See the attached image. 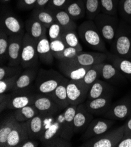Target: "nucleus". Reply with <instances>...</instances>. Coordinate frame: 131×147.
<instances>
[{
    "mask_svg": "<svg viewBox=\"0 0 131 147\" xmlns=\"http://www.w3.org/2000/svg\"><path fill=\"white\" fill-rule=\"evenodd\" d=\"M78 35L85 45L90 48L103 53H107L105 41L100 35L93 20H87L78 28Z\"/></svg>",
    "mask_w": 131,
    "mask_h": 147,
    "instance_id": "f257e3e1",
    "label": "nucleus"
},
{
    "mask_svg": "<svg viewBox=\"0 0 131 147\" xmlns=\"http://www.w3.org/2000/svg\"><path fill=\"white\" fill-rule=\"evenodd\" d=\"M67 79L62 74L53 69H39L34 88L38 94L48 95Z\"/></svg>",
    "mask_w": 131,
    "mask_h": 147,
    "instance_id": "f03ea898",
    "label": "nucleus"
},
{
    "mask_svg": "<svg viewBox=\"0 0 131 147\" xmlns=\"http://www.w3.org/2000/svg\"><path fill=\"white\" fill-rule=\"evenodd\" d=\"M111 53L131 59V29L119 25L116 36L111 45Z\"/></svg>",
    "mask_w": 131,
    "mask_h": 147,
    "instance_id": "7ed1b4c3",
    "label": "nucleus"
},
{
    "mask_svg": "<svg viewBox=\"0 0 131 147\" xmlns=\"http://www.w3.org/2000/svg\"><path fill=\"white\" fill-rule=\"evenodd\" d=\"M94 21L105 42L111 45L119 26L117 17L100 12L97 15Z\"/></svg>",
    "mask_w": 131,
    "mask_h": 147,
    "instance_id": "20e7f679",
    "label": "nucleus"
},
{
    "mask_svg": "<svg viewBox=\"0 0 131 147\" xmlns=\"http://www.w3.org/2000/svg\"><path fill=\"white\" fill-rule=\"evenodd\" d=\"M124 129L123 125L117 128L108 131L100 136L95 137L81 145L82 147H117L123 138Z\"/></svg>",
    "mask_w": 131,
    "mask_h": 147,
    "instance_id": "39448f33",
    "label": "nucleus"
},
{
    "mask_svg": "<svg viewBox=\"0 0 131 147\" xmlns=\"http://www.w3.org/2000/svg\"><path fill=\"white\" fill-rule=\"evenodd\" d=\"M37 42L29 34L25 33L23 38L20 65L24 69L38 66L39 57L37 52Z\"/></svg>",
    "mask_w": 131,
    "mask_h": 147,
    "instance_id": "423d86ee",
    "label": "nucleus"
},
{
    "mask_svg": "<svg viewBox=\"0 0 131 147\" xmlns=\"http://www.w3.org/2000/svg\"><path fill=\"white\" fill-rule=\"evenodd\" d=\"M77 107L76 105H69L63 110L62 113H59L56 117V119L60 124V136L69 141L75 134L74 119Z\"/></svg>",
    "mask_w": 131,
    "mask_h": 147,
    "instance_id": "0eeeda50",
    "label": "nucleus"
},
{
    "mask_svg": "<svg viewBox=\"0 0 131 147\" xmlns=\"http://www.w3.org/2000/svg\"><path fill=\"white\" fill-rule=\"evenodd\" d=\"M131 114V96H126L112 103L102 117L113 120H124Z\"/></svg>",
    "mask_w": 131,
    "mask_h": 147,
    "instance_id": "6e6552de",
    "label": "nucleus"
},
{
    "mask_svg": "<svg viewBox=\"0 0 131 147\" xmlns=\"http://www.w3.org/2000/svg\"><path fill=\"white\" fill-rule=\"evenodd\" d=\"M107 59V53L79 52L75 57L63 61L80 66H92L105 62Z\"/></svg>",
    "mask_w": 131,
    "mask_h": 147,
    "instance_id": "1a4fd4ad",
    "label": "nucleus"
},
{
    "mask_svg": "<svg viewBox=\"0 0 131 147\" xmlns=\"http://www.w3.org/2000/svg\"><path fill=\"white\" fill-rule=\"evenodd\" d=\"M89 89L82 81L68 79L67 83V93L70 105L78 106L84 102L87 99Z\"/></svg>",
    "mask_w": 131,
    "mask_h": 147,
    "instance_id": "9d476101",
    "label": "nucleus"
},
{
    "mask_svg": "<svg viewBox=\"0 0 131 147\" xmlns=\"http://www.w3.org/2000/svg\"><path fill=\"white\" fill-rule=\"evenodd\" d=\"M38 66L25 69L16 81L12 93H22L31 92L34 88V83L37 78Z\"/></svg>",
    "mask_w": 131,
    "mask_h": 147,
    "instance_id": "9b49d317",
    "label": "nucleus"
},
{
    "mask_svg": "<svg viewBox=\"0 0 131 147\" xmlns=\"http://www.w3.org/2000/svg\"><path fill=\"white\" fill-rule=\"evenodd\" d=\"M52 117L39 113L38 115L26 122L29 138L39 140L43 131L46 129L48 122Z\"/></svg>",
    "mask_w": 131,
    "mask_h": 147,
    "instance_id": "f8f14e48",
    "label": "nucleus"
},
{
    "mask_svg": "<svg viewBox=\"0 0 131 147\" xmlns=\"http://www.w3.org/2000/svg\"><path fill=\"white\" fill-rule=\"evenodd\" d=\"M115 123V120L106 118L93 119L84 131L81 140L85 141L102 134L108 131Z\"/></svg>",
    "mask_w": 131,
    "mask_h": 147,
    "instance_id": "ddd939ff",
    "label": "nucleus"
},
{
    "mask_svg": "<svg viewBox=\"0 0 131 147\" xmlns=\"http://www.w3.org/2000/svg\"><path fill=\"white\" fill-rule=\"evenodd\" d=\"M1 28L9 36L24 35V25L10 12L4 13L1 18Z\"/></svg>",
    "mask_w": 131,
    "mask_h": 147,
    "instance_id": "4468645a",
    "label": "nucleus"
},
{
    "mask_svg": "<svg viewBox=\"0 0 131 147\" xmlns=\"http://www.w3.org/2000/svg\"><path fill=\"white\" fill-rule=\"evenodd\" d=\"M34 105L39 113L54 117L61 113L62 110L56 102L49 95L39 94L36 97Z\"/></svg>",
    "mask_w": 131,
    "mask_h": 147,
    "instance_id": "2eb2a0df",
    "label": "nucleus"
},
{
    "mask_svg": "<svg viewBox=\"0 0 131 147\" xmlns=\"http://www.w3.org/2000/svg\"><path fill=\"white\" fill-rule=\"evenodd\" d=\"M24 35L9 36L8 65L17 66L21 63V56Z\"/></svg>",
    "mask_w": 131,
    "mask_h": 147,
    "instance_id": "dca6fc26",
    "label": "nucleus"
},
{
    "mask_svg": "<svg viewBox=\"0 0 131 147\" xmlns=\"http://www.w3.org/2000/svg\"><path fill=\"white\" fill-rule=\"evenodd\" d=\"M58 68L62 74L68 79L81 81L86 72L92 66H80L68 63L63 61H58Z\"/></svg>",
    "mask_w": 131,
    "mask_h": 147,
    "instance_id": "f3484780",
    "label": "nucleus"
},
{
    "mask_svg": "<svg viewBox=\"0 0 131 147\" xmlns=\"http://www.w3.org/2000/svg\"><path fill=\"white\" fill-rule=\"evenodd\" d=\"M94 115L86 109L84 102L77 106L74 119V132L75 134L84 132L94 119Z\"/></svg>",
    "mask_w": 131,
    "mask_h": 147,
    "instance_id": "a211bd4d",
    "label": "nucleus"
},
{
    "mask_svg": "<svg viewBox=\"0 0 131 147\" xmlns=\"http://www.w3.org/2000/svg\"><path fill=\"white\" fill-rule=\"evenodd\" d=\"M88 111L95 115H103L109 109L112 104V96L95 99H86L84 102Z\"/></svg>",
    "mask_w": 131,
    "mask_h": 147,
    "instance_id": "6ab92c4d",
    "label": "nucleus"
},
{
    "mask_svg": "<svg viewBox=\"0 0 131 147\" xmlns=\"http://www.w3.org/2000/svg\"><path fill=\"white\" fill-rule=\"evenodd\" d=\"M100 78L111 84L119 85L126 82V78L110 62H104Z\"/></svg>",
    "mask_w": 131,
    "mask_h": 147,
    "instance_id": "aec40b11",
    "label": "nucleus"
},
{
    "mask_svg": "<svg viewBox=\"0 0 131 147\" xmlns=\"http://www.w3.org/2000/svg\"><path fill=\"white\" fill-rule=\"evenodd\" d=\"M29 138L26 122H19L9 134L5 147H20Z\"/></svg>",
    "mask_w": 131,
    "mask_h": 147,
    "instance_id": "412c9836",
    "label": "nucleus"
},
{
    "mask_svg": "<svg viewBox=\"0 0 131 147\" xmlns=\"http://www.w3.org/2000/svg\"><path fill=\"white\" fill-rule=\"evenodd\" d=\"M115 88L105 80L98 79L90 88L87 99H95L108 96H112Z\"/></svg>",
    "mask_w": 131,
    "mask_h": 147,
    "instance_id": "4be33fe9",
    "label": "nucleus"
},
{
    "mask_svg": "<svg viewBox=\"0 0 131 147\" xmlns=\"http://www.w3.org/2000/svg\"><path fill=\"white\" fill-rule=\"evenodd\" d=\"M12 96L8 105L7 109L17 110L29 105H34L38 94L31 91L22 93H12Z\"/></svg>",
    "mask_w": 131,
    "mask_h": 147,
    "instance_id": "5701e85b",
    "label": "nucleus"
},
{
    "mask_svg": "<svg viewBox=\"0 0 131 147\" xmlns=\"http://www.w3.org/2000/svg\"><path fill=\"white\" fill-rule=\"evenodd\" d=\"M37 49L39 61L45 65H51L55 57L52 55L50 40L47 35L43 36L38 41Z\"/></svg>",
    "mask_w": 131,
    "mask_h": 147,
    "instance_id": "b1692460",
    "label": "nucleus"
},
{
    "mask_svg": "<svg viewBox=\"0 0 131 147\" xmlns=\"http://www.w3.org/2000/svg\"><path fill=\"white\" fill-rule=\"evenodd\" d=\"M107 61L117 68L126 79L131 80V59L107 52Z\"/></svg>",
    "mask_w": 131,
    "mask_h": 147,
    "instance_id": "393cba45",
    "label": "nucleus"
},
{
    "mask_svg": "<svg viewBox=\"0 0 131 147\" xmlns=\"http://www.w3.org/2000/svg\"><path fill=\"white\" fill-rule=\"evenodd\" d=\"M26 32L37 42L43 36L47 35V28L32 16L25 22Z\"/></svg>",
    "mask_w": 131,
    "mask_h": 147,
    "instance_id": "a878e982",
    "label": "nucleus"
},
{
    "mask_svg": "<svg viewBox=\"0 0 131 147\" xmlns=\"http://www.w3.org/2000/svg\"><path fill=\"white\" fill-rule=\"evenodd\" d=\"M68 80V79H67L58 86L54 92L48 94L60 107L62 110H65L70 105L67 93V83Z\"/></svg>",
    "mask_w": 131,
    "mask_h": 147,
    "instance_id": "bb28decb",
    "label": "nucleus"
},
{
    "mask_svg": "<svg viewBox=\"0 0 131 147\" xmlns=\"http://www.w3.org/2000/svg\"><path fill=\"white\" fill-rule=\"evenodd\" d=\"M18 123L14 115L7 117L1 122L0 125V146L5 147L9 134Z\"/></svg>",
    "mask_w": 131,
    "mask_h": 147,
    "instance_id": "cd10ccee",
    "label": "nucleus"
},
{
    "mask_svg": "<svg viewBox=\"0 0 131 147\" xmlns=\"http://www.w3.org/2000/svg\"><path fill=\"white\" fill-rule=\"evenodd\" d=\"M72 19L77 21L86 16V9L83 0H73L65 8Z\"/></svg>",
    "mask_w": 131,
    "mask_h": 147,
    "instance_id": "c85d7f7f",
    "label": "nucleus"
},
{
    "mask_svg": "<svg viewBox=\"0 0 131 147\" xmlns=\"http://www.w3.org/2000/svg\"><path fill=\"white\" fill-rule=\"evenodd\" d=\"M31 16L44 25L47 29H48L52 24L56 22L53 12L46 7L34 8Z\"/></svg>",
    "mask_w": 131,
    "mask_h": 147,
    "instance_id": "c756f323",
    "label": "nucleus"
},
{
    "mask_svg": "<svg viewBox=\"0 0 131 147\" xmlns=\"http://www.w3.org/2000/svg\"><path fill=\"white\" fill-rule=\"evenodd\" d=\"M56 22L60 24L64 30L76 31L77 24L65 9L52 11Z\"/></svg>",
    "mask_w": 131,
    "mask_h": 147,
    "instance_id": "7c9ffc66",
    "label": "nucleus"
},
{
    "mask_svg": "<svg viewBox=\"0 0 131 147\" xmlns=\"http://www.w3.org/2000/svg\"><path fill=\"white\" fill-rule=\"evenodd\" d=\"M39 113V112L35 106L34 105H31L16 110L14 115L18 122L22 123L33 119Z\"/></svg>",
    "mask_w": 131,
    "mask_h": 147,
    "instance_id": "2f4dec72",
    "label": "nucleus"
},
{
    "mask_svg": "<svg viewBox=\"0 0 131 147\" xmlns=\"http://www.w3.org/2000/svg\"><path fill=\"white\" fill-rule=\"evenodd\" d=\"M58 136H60V124L57 119H55L54 121L48 127H47L39 140L42 145Z\"/></svg>",
    "mask_w": 131,
    "mask_h": 147,
    "instance_id": "473e14b6",
    "label": "nucleus"
},
{
    "mask_svg": "<svg viewBox=\"0 0 131 147\" xmlns=\"http://www.w3.org/2000/svg\"><path fill=\"white\" fill-rule=\"evenodd\" d=\"M103 63L95 65L92 66L86 72L85 76L81 80L83 84L89 89L92 84L101 77L102 68Z\"/></svg>",
    "mask_w": 131,
    "mask_h": 147,
    "instance_id": "72a5a7b5",
    "label": "nucleus"
},
{
    "mask_svg": "<svg viewBox=\"0 0 131 147\" xmlns=\"http://www.w3.org/2000/svg\"><path fill=\"white\" fill-rule=\"evenodd\" d=\"M78 35L76 31L64 30L61 39L68 47L74 48L78 52H82V47L79 42Z\"/></svg>",
    "mask_w": 131,
    "mask_h": 147,
    "instance_id": "f704fd0d",
    "label": "nucleus"
},
{
    "mask_svg": "<svg viewBox=\"0 0 131 147\" xmlns=\"http://www.w3.org/2000/svg\"><path fill=\"white\" fill-rule=\"evenodd\" d=\"M86 9V16L89 20H93L101 12L100 0H83Z\"/></svg>",
    "mask_w": 131,
    "mask_h": 147,
    "instance_id": "c9c22d12",
    "label": "nucleus"
},
{
    "mask_svg": "<svg viewBox=\"0 0 131 147\" xmlns=\"http://www.w3.org/2000/svg\"><path fill=\"white\" fill-rule=\"evenodd\" d=\"M9 47V36L3 29H0V61L1 66L8 61V51Z\"/></svg>",
    "mask_w": 131,
    "mask_h": 147,
    "instance_id": "e433bc0d",
    "label": "nucleus"
},
{
    "mask_svg": "<svg viewBox=\"0 0 131 147\" xmlns=\"http://www.w3.org/2000/svg\"><path fill=\"white\" fill-rule=\"evenodd\" d=\"M22 67L17 66L2 65L0 67V80L21 75L22 72Z\"/></svg>",
    "mask_w": 131,
    "mask_h": 147,
    "instance_id": "4c0bfd02",
    "label": "nucleus"
},
{
    "mask_svg": "<svg viewBox=\"0 0 131 147\" xmlns=\"http://www.w3.org/2000/svg\"><path fill=\"white\" fill-rule=\"evenodd\" d=\"M119 0H100L101 12L115 16L118 11Z\"/></svg>",
    "mask_w": 131,
    "mask_h": 147,
    "instance_id": "58836bf2",
    "label": "nucleus"
},
{
    "mask_svg": "<svg viewBox=\"0 0 131 147\" xmlns=\"http://www.w3.org/2000/svg\"><path fill=\"white\" fill-rule=\"evenodd\" d=\"M118 10L121 16L129 23H131V0H119Z\"/></svg>",
    "mask_w": 131,
    "mask_h": 147,
    "instance_id": "ea45409f",
    "label": "nucleus"
},
{
    "mask_svg": "<svg viewBox=\"0 0 131 147\" xmlns=\"http://www.w3.org/2000/svg\"><path fill=\"white\" fill-rule=\"evenodd\" d=\"M20 75L0 80V94L12 92Z\"/></svg>",
    "mask_w": 131,
    "mask_h": 147,
    "instance_id": "a19ab883",
    "label": "nucleus"
},
{
    "mask_svg": "<svg viewBox=\"0 0 131 147\" xmlns=\"http://www.w3.org/2000/svg\"><path fill=\"white\" fill-rule=\"evenodd\" d=\"M48 29L50 40L61 39L64 29L57 22H55L52 24Z\"/></svg>",
    "mask_w": 131,
    "mask_h": 147,
    "instance_id": "79ce46f5",
    "label": "nucleus"
},
{
    "mask_svg": "<svg viewBox=\"0 0 131 147\" xmlns=\"http://www.w3.org/2000/svg\"><path fill=\"white\" fill-rule=\"evenodd\" d=\"M71 141L66 140L60 136L55 137L45 144H43L42 146L45 147H71L72 144Z\"/></svg>",
    "mask_w": 131,
    "mask_h": 147,
    "instance_id": "37998d69",
    "label": "nucleus"
},
{
    "mask_svg": "<svg viewBox=\"0 0 131 147\" xmlns=\"http://www.w3.org/2000/svg\"><path fill=\"white\" fill-rule=\"evenodd\" d=\"M50 47L52 55L55 58L60 53L64 51L68 46L61 39H59L50 40Z\"/></svg>",
    "mask_w": 131,
    "mask_h": 147,
    "instance_id": "c03bdc74",
    "label": "nucleus"
},
{
    "mask_svg": "<svg viewBox=\"0 0 131 147\" xmlns=\"http://www.w3.org/2000/svg\"><path fill=\"white\" fill-rule=\"evenodd\" d=\"M72 1L73 0H51L46 8L52 11L65 9Z\"/></svg>",
    "mask_w": 131,
    "mask_h": 147,
    "instance_id": "a18cd8bd",
    "label": "nucleus"
},
{
    "mask_svg": "<svg viewBox=\"0 0 131 147\" xmlns=\"http://www.w3.org/2000/svg\"><path fill=\"white\" fill-rule=\"evenodd\" d=\"M79 52H78L76 49L68 47L64 51L58 55L55 59L58 61L68 60L75 57Z\"/></svg>",
    "mask_w": 131,
    "mask_h": 147,
    "instance_id": "49530a36",
    "label": "nucleus"
},
{
    "mask_svg": "<svg viewBox=\"0 0 131 147\" xmlns=\"http://www.w3.org/2000/svg\"><path fill=\"white\" fill-rule=\"evenodd\" d=\"M12 96L11 93L0 94V112L2 113L4 110L7 109L8 105Z\"/></svg>",
    "mask_w": 131,
    "mask_h": 147,
    "instance_id": "de8ad7c7",
    "label": "nucleus"
},
{
    "mask_svg": "<svg viewBox=\"0 0 131 147\" xmlns=\"http://www.w3.org/2000/svg\"><path fill=\"white\" fill-rule=\"evenodd\" d=\"M38 0H19L18 7L22 10H28L34 8Z\"/></svg>",
    "mask_w": 131,
    "mask_h": 147,
    "instance_id": "09e8293b",
    "label": "nucleus"
},
{
    "mask_svg": "<svg viewBox=\"0 0 131 147\" xmlns=\"http://www.w3.org/2000/svg\"><path fill=\"white\" fill-rule=\"evenodd\" d=\"M117 147H131V133L124 135Z\"/></svg>",
    "mask_w": 131,
    "mask_h": 147,
    "instance_id": "8fccbe9b",
    "label": "nucleus"
},
{
    "mask_svg": "<svg viewBox=\"0 0 131 147\" xmlns=\"http://www.w3.org/2000/svg\"><path fill=\"white\" fill-rule=\"evenodd\" d=\"M39 142V140L29 138L24 142L20 147H37L38 146Z\"/></svg>",
    "mask_w": 131,
    "mask_h": 147,
    "instance_id": "3c124183",
    "label": "nucleus"
},
{
    "mask_svg": "<svg viewBox=\"0 0 131 147\" xmlns=\"http://www.w3.org/2000/svg\"><path fill=\"white\" fill-rule=\"evenodd\" d=\"M124 129V135L131 133V114L126 119V123L123 125Z\"/></svg>",
    "mask_w": 131,
    "mask_h": 147,
    "instance_id": "603ef678",
    "label": "nucleus"
},
{
    "mask_svg": "<svg viewBox=\"0 0 131 147\" xmlns=\"http://www.w3.org/2000/svg\"><path fill=\"white\" fill-rule=\"evenodd\" d=\"M51 0H38L34 8H45Z\"/></svg>",
    "mask_w": 131,
    "mask_h": 147,
    "instance_id": "864d4df0",
    "label": "nucleus"
},
{
    "mask_svg": "<svg viewBox=\"0 0 131 147\" xmlns=\"http://www.w3.org/2000/svg\"><path fill=\"white\" fill-rule=\"evenodd\" d=\"M10 1L11 0H1V3H6Z\"/></svg>",
    "mask_w": 131,
    "mask_h": 147,
    "instance_id": "5fc2aeb1",
    "label": "nucleus"
}]
</instances>
